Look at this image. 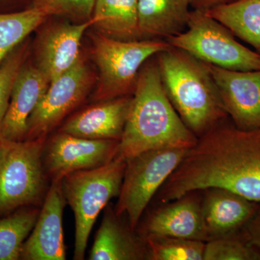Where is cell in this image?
Here are the masks:
<instances>
[{
    "label": "cell",
    "instance_id": "1",
    "mask_svg": "<svg viewBox=\"0 0 260 260\" xmlns=\"http://www.w3.org/2000/svg\"><path fill=\"white\" fill-rule=\"evenodd\" d=\"M224 188L260 203V128L225 120L198 138L157 192L165 204L194 191Z\"/></svg>",
    "mask_w": 260,
    "mask_h": 260
},
{
    "label": "cell",
    "instance_id": "2",
    "mask_svg": "<svg viewBox=\"0 0 260 260\" xmlns=\"http://www.w3.org/2000/svg\"><path fill=\"white\" fill-rule=\"evenodd\" d=\"M151 58L140 70L119 140L116 156L125 160L157 149L189 150L198 141L173 107L162 85L156 58Z\"/></svg>",
    "mask_w": 260,
    "mask_h": 260
},
{
    "label": "cell",
    "instance_id": "3",
    "mask_svg": "<svg viewBox=\"0 0 260 260\" xmlns=\"http://www.w3.org/2000/svg\"><path fill=\"white\" fill-rule=\"evenodd\" d=\"M156 60L169 100L198 138L226 120L229 116L206 63L172 46L157 54Z\"/></svg>",
    "mask_w": 260,
    "mask_h": 260
},
{
    "label": "cell",
    "instance_id": "4",
    "mask_svg": "<svg viewBox=\"0 0 260 260\" xmlns=\"http://www.w3.org/2000/svg\"><path fill=\"white\" fill-rule=\"evenodd\" d=\"M47 138H0V217L25 207H42L51 184L42 161Z\"/></svg>",
    "mask_w": 260,
    "mask_h": 260
},
{
    "label": "cell",
    "instance_id": "5",
    "mask_svg": "<svg viewBox=\"0 0 260 260\" xmlns=\"http://www.w3.org/2000/svg\"><path fill=\"white\" fill-rule=\"evenodd\" d=\"M126 161L116 156L102 167L79 171L61 181L67 204L75 216L74 259H85L90 232L110 200L119 196Z\"/></svg>",
    "mask_w": 260,
    "mask_h": 260
},
{
    "label": "cell",
    "instance_id": "6",
    "mask_svg": "<svg viewBox=\"0 0 260 260\" xmlns=\"http://www.w3.org/2000/svg\"><path fill=\"white\" fill-rule=\"evenodd\" d=\"M166 41L207 64L239 71L260 70V54L238 42L226 27L202 10L190 11L185 31Z\"/></svg>",
    "mask_w": 260,
    "mask_h": 260
},
{
    "label": "cell",
    "instance_id": "7",
    "mask_svg": "<svg viewBox=\"0 0 260 260\" xmlns=\"http://www.w3.org/2000/svg\"><path fill=\"white\" fill-rule=\"evenodd\" d=\"M170 47L166 40L124 42L99 34L94 39V58L100 72L95 99L102 102L133 95L143 65Z\"/></svg>",
    "mask_w": 260,
    "mask_h": 260
},
{
    "label": "cell",
    "instance_id": "8",
    "mask_svg": "<svg viewBox=\"0 0 260 260\" xmlns=\"http://www.w3.org/2000/svg\"><path fill=\"white\" fill-rule=\"evenodd\" d=\"M188 149L148 150L126 160L120 192L114 210L136 230L149 203L179 167Z\"/></svg>",
    "mask_w": 260,
    "mask_h": 260
},
{
    "label": "cell",
    "instance_id": "9",
    "mask_svg": "<svg viewBox=\"0 0 260 260\" xmlns=\"http://www.w3.org/2000/svg\"><path fill=\"white\" fill-rule=\"evenodd\" d=\"M119 143V140L87 139L57 132L44 143V171L51 182L72 173L102 167L116 158Z\"/></svg>",
    "mask_w": 260,
    "mask_h": 260
},
{
    "label": "cell",
    "instance_id": "10",
    "mask_svg": "<svg viewBox=\"0 0 260 260\" xmlns=\"http://www.w3.org/2000/svg\"><path fill=\"white\" fill-rule=\"evenodd\" d=\"M90 83V73L80 58L71 69L49 84L47 92L29 117L25 140L48 137L85 99Z\"/></svg>",
    "mask_w": 260,
    "mask_h": 260
},
{
    "label": "cell",
    "instance_id": "11",
    "mask_svg": "<svg viewBox=\"0 0 260 260\" xmlns=\"http://www.w3.org/2000/svg\"><path fill=\"white\" fill-rule=\"evenodd\" d=\"M207 66L233 124L241 129H259L260 70L239 71L210 64Z\"/></svg>",
    "mask_w": 260,
    "mask_h": 260
},
{
    "label": "cell",
    "instance_id": "12",
    "mask_svg": "<svg viewBox=\"0 0 260 260\" xmlns=\"http://www.w3.org/2000/svg\"><path fill=\"white\" fill-rule=\"evenodd\" d=\"M191 191L149 214L136 230L144 239L174 237L207 242L209 241L202 212V195Z\"/></svg>",
    "mask_w": 260,
    "mask_h": 260
},
{
    "label": "cell",
    "instance_id": "13",
    "mask_svg": "<svg viewBox=\"0 0 260 260\" xmlns=\"http://www.w3.org/2000/svg\"><path fill=\"white\" fill-rule=\"evenodd\" d=\"M61 181H51L35 225L23 243L20 259H66L63 213L67 202Z\"/></svg>",
    "mask_w": 260,
    "mask_h": 260
},
{
    "label": "cell",
    "instance_id": "14",
    "mask_svg": "<svg viewBox=\"0 0 260 260\" xmlns=\"http://www.w3.org/2000/svg\"><path fill=\"white\" fill-rule=\"evenodd\" d=\"M90 260H149L146 240L132 229L124 215H118L112 204L104 208V218L95 234Z\"/></svg>",
    "mask_w": 260,
    "mask_h": 260
},
{
    "label": "cell",
    "instance_id": "15",
    "mask_svg": "<svg viewBox=\"0 0 260 260\" xmlns=\"http://www.w3.org/2000/svg\"><path fill=\"white\" fill-rule=\"evenodd\" d=\"M49 84L37 67H21L12 88L0 138L14 141L25 139L29 117L47 92Z\"/></svg>",
    "mask_w": 260,
    "mask_h": 260
},
{
    "label": "cell",
    "instance_id": "16",
    "mask_svg": "<svg viewBox=\"0 0 260 260\" xmlns=\"http://www.w3.org/2000/svg\"><path fill=\"white\" fill-rule=\"evenodd\" d=\"M133 96L102 101L69 118L58 132L92 140H120Z\"/></svg>",
    "mask_w": 260,
    "mask_h": 260
},
{
    "label": "cell",
    "instance_id": "17",
    "mask_svg": "<svg viewBox=\"0 0 260 260\" xmlns=\"http://www.w3.org/2000/svg\"><path fill=\"white\" fill-rule=\"evenodd\" d=\"M202 191V212L209 240L241 230L260 206L224 188Z\"/></svg>",
    "mask_w": 260,
    "mask_h": 260
},
{
    "label": "cell",
    "instance_id": "18",
    "mask_svg": "<svg viewBox=\"0 0 260 260\" xmlns=\"http://www.w3.org/2000/svg\"><path fill=\"white\" fill-rule=\"evenodd\" d=\"M91 25V19L77 25L63 24L51 28L43 38L38 54L37 68L49 83L64 74L79 60L82 37Z\"/></svg>",
    "mask_w": 260,
    "mask_h": 260
},
{
    "label": "cell",
    "instance_id": "19",
    "mask_svg": "<svg viewBox=\"0 0 260 260\" xmlns=\"http://www.w3.org/2000/svg\"><path fill=\"white\" fill-rule=\"evenodd\" d=\"M190 0H138L141 39L166 40L187 28Z\"/></svg>",
    "mask_w": 260,
    "mask_h": 260
},
{
    "label": "cell",
    "instance_id": "20",
    "mask_svg": "<svg viewBox=\"0 0 260 260\" xmlns=\"http://www.w3.org/2000/svg\"><path fill=\"white\" fill-rule=\"evenodd\" d=\"M138 3V0H95L90 18L93 25L110 39L140 40Z\"/></svg>",
    "mask_w": 260,
    "mask_h": 260
},
{
    "label": "cell",
    "instance_id": "21",
    "mask_svg": "<svg viewBox=\"0 0 260 260\" xmlns=\"http://www.w3.org/2000/svg\"><path fill=\"white\" fill-rule=\"evenodd\" d=\"M205 12L260 54V0H237Z\"/></svg>",
    "mask_w": 260,
    "mask_h": 260
},
{
    "label": "cell",
    "instance_id": "22",
    "mask_svg": "<svg viewBox=\"0 0 260 260\" xmlns=\"http://www.w3.org/2000/svg\"><path fill=\"white\" fill-rule=\"evenodd\" d=\"M41 208L25 207L0 217V260H19Z\"/></svg>",
    "mask_w": 260,
    "mask_h": 260
},
{
    "label": "cell",
    "instance_id": "23",
    "mask_svg": "<svg viewBox=\"0 0 260 260\" xmlns=\"http://www.w3.org/2000/svg\"><path fill=\"white\" fill-rule=\"evenodd\" d=\"M47 17L44 12L34 8L11 14H0V65Z\"/></svg>",
    "mask_w": 260,
    "mask_h": 260
},
{
    "label": "cell",
    "instance_id": "24",
    "mask_svg": "<svg viewBox=\"0 0 260 260\" xmlns=\"http://www.w3.org/2000/svg\"><path fill=\"white\" fill-rule=\"evenodd\" d=\"M149 260H203L205 243L174 237L145 238Z\"/></svg>",
    "mask_w": 260,
    "mask_h": 260
},
{
    "label": "cell",
    "instance_id": "25",
    "mask_svg": "<svg viewBox=\"0 0 260 260\" xmlns=\"http://www.w3.org/2000/svg\"><path fill=\"white\" fill-rule=\"evenodd\" d=\"M203 260H260V254L239 230L205 243Z\"/></svg>",
    "mask_w": 260,
    "mask_h": 260
},
{
    "label": "cell",
    "instance_id": "26",
    "mask_svg": "<svg viewBox=\"0 0 260 260\" xmlns=\"http://www.w3.org/2000/svg\"><path fill=\"white\" fill-rule=\"evenodd\" d=\"M32 8L49 15H61L76 21L91 18L95 0H31Z\"/></svg>",
    "mask_w": 260,
    "mask_h": 260
},
{
    "label": "cell",
    "instance_id": "27",
    "mask_svg": "<svg viewBox=\"0 0 260 260\" xmlns=\"http://www.w3.org/2000/svg\"><path fill=\"white\" fill-rule=\"evenodd\" d=\"M24 51L13 50L0 65V130L9 105L13 83L23 66Z\"/></svg>",
    "mask_w": 260,
    "mask_h": 260
},
{
    "label": "cell",
    "instance_id": "28",
    "mask_svg": "<svg viewBox=\"0 0 260 260\" xmlns=\"http://www.w3.org/2000/svg\"><path fill=\"white\" fill-rule=\"evenodd\" d=\"M241 230L260 254V206Z\"/></svg>",
    "mask_w": 260,
    "mask_h": 260
},
{
    "label": "cell",
    "instance_id": "29",
    "mask_svg": "<svg viewBox=\"0 0 260 260\" xmlns=\"http://www.w3.org/2000/svg\"><path fill=\"white\" fill-rule=\"evenodd\" d=\"M237 0H190L191 6L194 10L207 11L215 7L229 4Z\"/></svg>",
    "mask_w": 260,
    "mask_h": 260
}]
</instances>
